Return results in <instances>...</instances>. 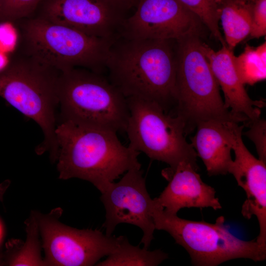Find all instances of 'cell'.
<instances>
[{
  "instance_id": "obj_25",
  "label": "cell",
  "mask_w": 266,
  "mask_h": 266,
  "mask_svg": "<svg viewBox=\"0 0 266 266\" xmlns=\"http://www.w3.org/2000/svg\"><path fill=\"white\" fill-rule=\"evenodd\" d=\"M18 37L16 29L10 22L0 23V50L5 53L13 50Z\"/></svg>"
},
{
  "instance_id": "obj_23",
  "label": "cell",
  "mask_w": 266,
  "mask_h": 266,
  "mask_svg": "<svg viewBox=\"0 0 266 266\" xmlns=\"http://www.w3.org/2000/svg\"><path fill=\"white\" fill-rule=\"evenodd\" d=\"M249 130L242 133L251 140L255 145L259 159L266 163V121L261 118L248 121L244 125Z\"/></svg>"
},
{
  "instance_id": "obj_17",
  "label": "cell",
  "mask_w": 266,
  "mask_h": 266,
  "mask_svg": "<svg viewBox=\"0 0 266 266\" xmlns=\"http://www.w3.org/2000/svg\"><path fill=\"white\" fill-rule=\"evenodd\" d=\"M219 20L228 48H234L250 34L251 28V4L237 0H219Z\"/></svg>"
},
{
  "instance_id": "obj_3",
  "label": "cell",
  "mask_w": 266,
  "mask_h": 266,
  "mask_svg": "<svg viewBox=\"0 0 266 266\" xmlns=\"http://www.w3.org/2000/svg\"><path fill=\"white\" fill-rule=\"evenodd\" d=\"M61 72L23 53L0 72V97L39 126L44 138L36 153L48 152L53 163L58 154L55 132Z\"/></svg>"
},
{
  "instance_id": "obj_28",
  "label": "cell",
  "mask_w": 266,
  "mask_h": 266,
  "mask_svg": "<svg viewBox=\"0 0 266 266\" xmlns=\"http://www.w3.org/2000/svg\"><path fill=\"white\" fill-rule=\"evenodd\" d=\"M3 228L0 222V243L2 240V237H3Z\"/></svg>"
},
{
  "instance_id": "obj_11",
  "label": "cell",
  "mask_w": 266,
  "mask_h": 266,
  "mask_svg": "<svg viewBox=\"0 0 266 266\" xmlns=\"http://www.w3.org/2000/svg\"><path fill=\"white\" fill-rule=\"evenodd\" d=\"M136 8L124 20L120 36L177 40L200 35L203 23L178 0H140Z\"/></svg>"
},
{
  "instance_id": "obj_6",
  "label": "cell",
  "mask_w": 266,
  "mask_h": 266,
  "mask_svg": "<svg viewBox=\"0 0 266 266\" xmlns=\"http://www.w3.org/2000/svg\"><path fill=\"white\" fill-rule=\"evenodd\" d=\"M22 53L61 72L76 67L102 73L112 40L35 17L21 20Z\"/></svg>"
},
{
  "instance_id": "obj_4",
  "label": "cell",
  "mask_w": 266,
  "mask_h": 266,
  "mask_svg": "<svg viewBox=\"0 0 266 266\" xmlns=\"http://www.w3.org/2000/svg\"><path fill=\"white\" fill-rule=\"evenodd\" d=\"M202 43L197 35L175 41V103L171 115L182 119L185 135L202 122L245 124L249 120L244 115L233 114L226 107Z\"/></svg>"
},
{
  "instance_id": "obj_19",
  "label": "cell",
  "mask_w": 266,
  "mask_h": 266,
  "mask_svg": "<svg viewBox=\"0 0 266 266\" xmlns=\"http://www.w3.org/2000/svg\"><path fill=\"white\" fill-rule=\"evenodd\" d=\"M168 258L167 254L161 249L149 251L139 246L131 244L125 236L119 248L107 256L106 259L98 262V266H156Z\"/></svg>"
},
{
  "instance_id": "obj_29",
  "label": "cell",
  "mask_w": 266,
  "mask_h": 266,
  "mask_svg": "<svg viewBox=\"0 0 266 266\" xmlns=\"http://www.w3.org/2000/svg\"><path fill=\"white\" fill-rule=\"evenodd\" d=\"M3 264H4V261L3 260L2 256L0 251V266L2 265Z\"/></svg>"
},
{
  "instance_id": "obj_10",
  "label": "cell",
  "mask_w": 266,
  "mask_h": 266,
  "mask_svg": "<svg viewBox=\"0 0 266 266\" xmlns=\"http://www.w3.org/2000/svg\"><path fill=\"white\" fill-rule=\"evenodd\" d=\"M101 194L100 200L105 210L102 226L105 234L111 235L120 224L134 225L142 231L140 243L148 249L155 230L152 215L154 200L147 192L141 168L128 170L118 182L109 184Z\"/></svg>"
},
{
  "instance_id": "obj_13",
  "label": "cell",
  "mask_w": 266,
  "mask_h": 266,
  "mask_svg": "<svg viewBox=\"0 0 266 266\" xmlns=\"http://www.w3.org/2000/svg\"><path fill=\"white\" fill-rule=\"evenodd\" d=\"M230 145L235 158L228 172L233 176L246 195L241 214L247 219L257 217L260 231L256 240L266 247V163L249 152L240 136L233 137Z\"/></svg>"
},
{
  "instance_id": "obj_1",
  "label": "cell",
  "mask_w": 266,
  "mask_h": 266,
  "mask_svg": "<svg viewBox=\"0 0 266 266\" xmlns=\"http://www.w3.org/2000/svg\"><path fill=\"white\" fill-rule=\"evenodd\" d=\"M108 79L126 98L154 102L170 114L175 105V40L128 39L111 45Z\"/></svg>"
},
{
  "instance_id": "obj_24",
  "label": "cell",
  "mask_w": 266,
  "mask_h": 266,
  "mask_svg": "<svg viewBox=\"0 0 266 266\" xmlns=\"http://www.w3.org/2000/svg\"><path fill=\"white\" fill-rule=\"evenodd\" d=\"M251 28L250 34L259 38L266 33V0H252Z\"/></svg>"
},
{
  "instance_id": "obj_21",
  "label": "cell",
  "mask_w": 266,
  "mask_h": 266,
  "mask_svg": "<svg viewBox=\"0 0 266 266\" xmlns=\"http://www.w3.org/2000/svg\"><path fill=\"white\" fill-rule=\"evenodd\" d=\"M200 19L222 45H227L218 26L220 17L219 0H178Z\"/></svg>"
},
{
  "instance_id": "obj_22",
  "label": "cell",
  "mask_w": 266,
  "mask_h": 266,
  "mask_svg": "<svg viewBox=\"0 0 266 266\" xmlns=\"http://www.w3.org/2000/svg\"><path fill=\"white\" fill-rule=\"evenodd\" d=\"M42 0H0V17L8 22L31 18Z\"/></svg>"
},
{
  "instance_id": "obj_15",
  "label": "cell",
  "mask_w": 266,
  "mask_h": 266,
  "mask_svg": "<svg viewBox=\"0 0 266 266\" xmlns=\"http://www.w3.org/2000/svg\"><path fill=\"white\" fill-rule=\"evenodd\" d=\"M201 46L223 92L226 107L233 114L244 115L250 121L260 118V108L265 106V102L261 100H253L248 96L235 69L233 50L229 49L227 45H222L217 51L204 43H202Z\"/></svg>"
},
{
  "instance_id": "obj_7",
  "label": "cell",
  "mask_w": 266,
  "mask_h": 266,
  "mask_svg": "<svg viewBox=\"0 0 266 266\" xmlns=\"http://www.w3.org/2000/svg\"><path fill=\"white\" fill-rule=\"evenodd\" d=\"M155 230L168 233L188 252L193 265L216 266L244 258L255 262L266 259V247L256 240H244L232 233L220 216L214 223L184 219L163 211L154 200Z\"/></svg>"
},
{
  "instance_id": "obj_8",
  "label": "cell",
  "mask_w": 266,
  "mask_h": 266,
  "mask_svg": "<svg viewBox=\"0 0 266 266\" xmlns=\"http://www.w3.org/2000/svg\"><path fill=\"white\" fill-rule=\"evenodd\" d=\"M127 99L130 115L125 132L129 146L152 160L166 163L171 168L185 162L199 169L197 154L186 139L181 119L166 113L154 102L136 97Z\"/></svg>"
},
{
  "instance_id": "obj_14",
  "label": "cell",
  "mask_w": 266,
  "mask_h": 266,
  "mask_svg": "<svg viewBox=\"0 0 266 266\" xmlns=\"http://www.w3.org/2000/svg\"><path fill=\"white\" fill-rule=\"evenodd\" d=\"M198 170L191 164L182 162L175 168L162 171L168 183L154 200L164 212L177 215L184 208H222L215 189L202 181Z\"/></svg>"
},
{
  "instance_id": "obj_16",
  "label": "cell",
  "mask_w": 266,
  "mask_h": 266,
  "mask_svg": "<svg viewBox=\"0 0 266 266\" xmlns=\"http://www.w3.org/2000/svg\"><path fill=\"white\" fill-rule=\"evenodd\" d=\"M221 122L207 121L199 123L196 133L191 138V144L209 176L228 173L233 161L232 148L224 136Z\"/></svg>"
},
{
  "instance_id": "obj_18",
  "label": "cell",
  "mask_w": 266,
  "mask_h": 266,
  "mask_svg": "<svg viewBox=\"0 0 266 266\" xmlns=\"http://www.w3.org/2000/svg\"><path fill=\"white\" fill-rule=\"evenodd\" d=\"M27 238L25 242L18 240L7 244V255L4 264L8 266H45L41 256L39 230L36 211L31 212L25 222Z\"/></svg>"
},
{
  "instance_id": "obj_5",
  "label": "cell",
  "mask_w": 266,
  "mask_h": 266,
  "mask_svg": "<svg viewBox=\"0 0 266 266\" xmlns=\"http://www.w3.org/2000/svg\"><path fill=\"white\" fill-rule=\"evenodd\" d=\"M62 120L114 132H125L127 99L103 74L81 67L61 72L58 84Z\"/></svg>"
},
{
  "instance_id": "obj_20",
  "label": "cell",
  "mask_w": 266,
  "mask_h": 266,
  "mask_svg": "<svg viewBox=\"0 0 266 266\" xmlns=\"http://www.w3.org/2000/svg\"><path fill=\"white\" fill-rule=\"evenodd\" d=\"M239 78L244 84L253 85L266 77V42L254 48L248 44L239 56L233 57Z\"/></svg>"
},
{
  "instance_id": "obj_26",
  "label": "cell",
  "mask_w": 266,
  "mask_h": 266,
  "mask_svg": "<svg viewBox=\"0 0 266 266\" xmlns=\"http://www.w3.org/2000/svg\"><path fill=\"white\" fill-rule=\"evenodd\" d=\"M123 14L133 7H136L140 0H109Z\"/></svg>"
},
{
  "instance_id": "obj_27",
  "label": "cell",
  "mask_w": 266,
  "mask_h": 266,
  "mask_svg": "<svg viewBox=\"0 0 266 266\" xmlns=\"http://www.w3.org/2000/svg\"><path fill=\"white\" fill-rule=\"evenodd\" d=\"M8 63L5 53L0 50V72L5 68Z\"/></svg>"
},
{
  "instance_id": "obj_12",
  "label": "cell",
  "mask_w": 266,
  "mask_h": 266,
  "mask_svg": "<svg viewBox=\"0 0 266 266\" xmlns=\"http://www.w3.org/2000/svg\"><path fill=\"white\" fill-rule=\"evenodd\" d=\"M34 14L33 17L112 40L120 36L126 18L109 0H43Z\"/></svg>"
},
{
  "instance_id": "obj_30",
  "label": "cell",
  "mask_w": 266,
  "mask_h": 266,
  "mask_svg": "<svg viewBox=\"0 0 266 266\" xmlns=\"http://www.w3.org/2000/svg\"><path fill=\"white\" fill-rule=\"evenodd\" d=\"M239 0V1H242V2H250V1H251L252 0Z\"/></svg>"
},
{
  "instance_id": "obj_9",
  "label": "cell",
  "mask_w": 266,
  "mask_h": 266,
  "mask_svg": "<svg viewBox=\"0 0 266 266\" xmlns=\"http://www.w3.org/2000/svg\"><path fill=\"white\" fill-rule=\"evenodd\" d=\"M61 208L47 214L36 211L45 266H91L116 252L125 236H112L92 229H77L59 221Z\"/></svg>"
},
{
  "instance_id": "obj_2",
  "label": "cell",
  "mask_w": 266,
  "mask_h": 266,
  "mask_svg": "<svg viewBox=\"0 0 266 266\" xmlns=\"http://www.w3.org/2000/svg\"><path fill=\"white\" fill-rule=\"evenodd\" d=\"M55 133L60 179L86 180L101 193L128 170L141 168L140 152L122 144L116 132L62 120Z\"/></svg>"
}]
</instances>
